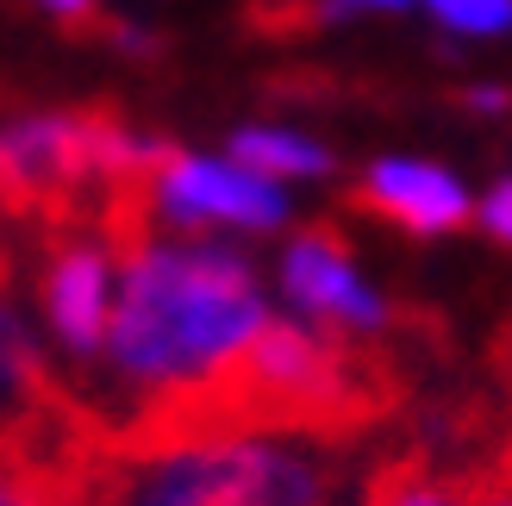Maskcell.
Returning <instances> with one entry per match:
<instances>
[{
  "mask_svg": "<svg viewBox=\"0 0 512 506\" xmlns=\"http://www.w3.org/2000/svg\"><path fill=\"white\" fill-rule=\"evenodd\" d=\"M263 325H269L263 288L238 250L163 244V238L132 244L119 257V300L107 325V369L125 388L119 407L207 382Z\"/></svg>",
  "mask_w": 512,
  "mask_h": 506,
  "instance_id": "6da1fadb",
  "label": "cell"
},
{
  "mask_svg": "<svg viewBox=\"0 0 512 506\" xmlns=\"http://www.w3.org/2000/svg\"><path fill=\"white\" fill-rule=\"evenodd\" d=\"M350 444L319 438H219V444H113L94 438L57 475L63 506H344Z\"/></svg>",
  "mask_w": 512,
  "mask_h": 506,
  "instance_id": "7a4b0ae2",
  "label": "cell"
},
{
  "mask_svg": "<svg viewBox=\"0 0 512 506\" xmlns=\"http://www.w3.org/2000/svg\"><path fill=\"white\" fill-rule=\"evenodd\" d=\"M150 213L169 225H281L288 200L269 175H256L244 163H207L169 150L157 182H150Z\"/></svg>",
  "mask_w": 512,
  "mask_h": 506,
  "instance_id": "3957f363",
  "label": "cell"
},
{
  "mask_svg": "<svg viewBox=\"0 0 512 506\" xmlns=\"http://www.w3.org/2000/svg\"><path fill=\"white\" fill-rule=\"evenodd\" d=\"M281 288H288V300L319 325V332L375 338V332H388V319H394L388 307H381V294L356 275L350 244L331 232V225H306V232L288 244Z\"/></svg>",
  "mask_w": 512,
  "mask_h": 506,
  "instance_id": "277c9868",
  "label": "cell"
},
{
  "mask_svg": "<svg viewBox=\"0 0 512 506\" xmlns=\"http://www.w3.org/2000/svg\"><path fill=\"white\" fill-rule=\"evenodd\" d=\"M44 313L50 332L63 338L69 357H100L107 350V325H113V250L69 232V238H44Z\"/></svg>",
  "mask_w": 512,
  "mask_h": 506,
  "instance_id": "5b68a950",
  "label": "cell"
},
{
  "mask_svg": "<svg viewBox=\"0 0 512 506\" xmlns=\"http://www.w3.org/2000/svg\"><path fill=\"white\" fill-rule=\"evenodd\" d=\"M350 207L388 219V225H400V232H413V238H444V232L475 219L463 182L444 175V169H431V163H413V157L375 163L363 182L350 188Z\"/></svg>",
  "mask_w": 512,
  "mask_h": 506,
  "instance_id": "8992f818",
  "label": "cell"
},
{
  "mask_svg": "<svg viewBox=\"0 0 512 506\" xmlns=\"http://www.w3.org/2000/svg\"><path fill=\"white\" fill-rule=\"evenodd\" d=\"M456 494H463V469H438L425 450H400L375 463L363 506H456Z\"/></svg>",
  "mask_w": 512,
  "mask_h": 506,
  "instance_id": "52a82bcc",
  "label": "cell"
},
{
  "mask_svg": "<svg viewBox=\"0 0 512 506\" xmlns=\"http://www.w3.org/2000/svg\"><path fill=\"white\" fill-rule=\"evenodd\" d=\"M232 157L256 175H325L331 157L313 144V138H300V132H275V125H250V132L232 138Z\"/></svg>",
  "mask_w": 512,
  "mask_h": 506,
  "instance_id": "ba28073f",
  "label": "cell"
},
{
  "mask_svg": "<svg viewBox=\"0 0 512 506\" xmlns=\"http://www.w3.org/2000/svg\"><path fill=\"white\" fill-rule=\"evenodd\" d=\"M431 19L463 38H500L512 32V0H425Z\"/></svg>",
  "mask_w": 512,
  "mask_h": 506,
  "instance_id": "9c48e42d",
  "label": "cell"
},
{
  "mask_svg": "<svg viewBox=\"0 0 512 506\" xmlns=\"http://www.w3.org/2000/svg\"><path fill=\"white\" fill-rule=\"evenodd\" d=\"M0 506H63V494H57L50 475L19 463L13 450H0Z\"/></svg>",
  "mask_w": 512,
  "mask_h": 506,
  "instance_id": "30bf717a",
  "label": "cell"
},
{
  "mask_svg": "<svg viewBox=\"0 0 512 506\" xmlns=\"http://www.w3.org/2000/svg\"><path fill=\"white\" fill-rule=\"evenodd\" d=\"M456 506H512V463L494 457V463L463 469V494H456Z\"/></svg>",
  "mask_w": 512,
  "mask_h": 506,
  "instance_id": "8fae6325",
  "label": "cell"
},
{
  "mask_svg": "<svg viewBox=\"0 0 512 506\" xmlns=\"http://www.w3.org/2000/svg\"><path fill=\"white\" fill-rule=\"evenodd\" d=\"M481 225H488V238H500V244H512V175L506 182H494L488 188V200H481Z\"/></svg>",
  "mask_w": 512,
  "mask_h": 506,
  "instance_id": "7c38bea8",
  "label": "cell"
},
{
  "mask_svg": "<svg viewBox=\"0 0 512 506\" xmlns=\"http://www.w3.org/2000/svg\"><path fill=\"white\" fill-rule=\"evenodd\" d=\"M469 107H481V113H506V107H512V94H506V88H475V94H469Z\"/></svg>",
  "mask_w": 512,
  "mask_h": 506,
  "instance_id": "4fadbf2b",
  "label": "cell"
},
{
  "mask_svg": "<svg viewBox=\"0 0 512 506\" xmlns=\"http://www.w3.org/2000/svg\"><path fill=\"white\" fill-rule=\"evenodd\" d=\"M44 13H57V19H88L94 13V0H38Z\"/></svg>",
  "mask_w": 512,
  "mask_h": 506,
  "instance_id": "5bb4252c",
  "label": "cell"
},
{
  "mask_svg": "<svg viewBox=\"0 0 512 506\" xmlns=\"http://www.w3.org/2000/svg\"><path fill=\"white\" fill-rule=\"evenodd\" d=\"M331 7H375V13H394V7H413V0H331Z\"/></svg>",
  "mask_w": 512,
  "mask_h": 506,
  "instance_id": "9a60e30c",
  "label": "cell"
},
{
  "mask_svg": "<svg viewBox=\"0 0 512 506\" xmlns=\"http://www.w3.org/2000/svg\"><path fill=\"white\" fill-rule=\"evenodd\" d=\"M506 382H512V344H506Z\"/></svg>",
  "mask_w": 512,
  "mask_h": 506,
  "instance_id": "2e32d148",
  "label": "cell"
},
{
  "mask_svg": "<svg viewBox=\"0 0 512 506\" xmlns=\"http://www.w3.org/2000/svg\"><path fill=\"white\" fill-rule=\"evenodd\" d=\"M500 457H506V463H512V444H506V450H500Z\"/></svg>",
  "mask_w": 512,
  "mask_h": 506,
  "instance_id": "e0dca14e",
  "label": "cell"
}]
</instances>
